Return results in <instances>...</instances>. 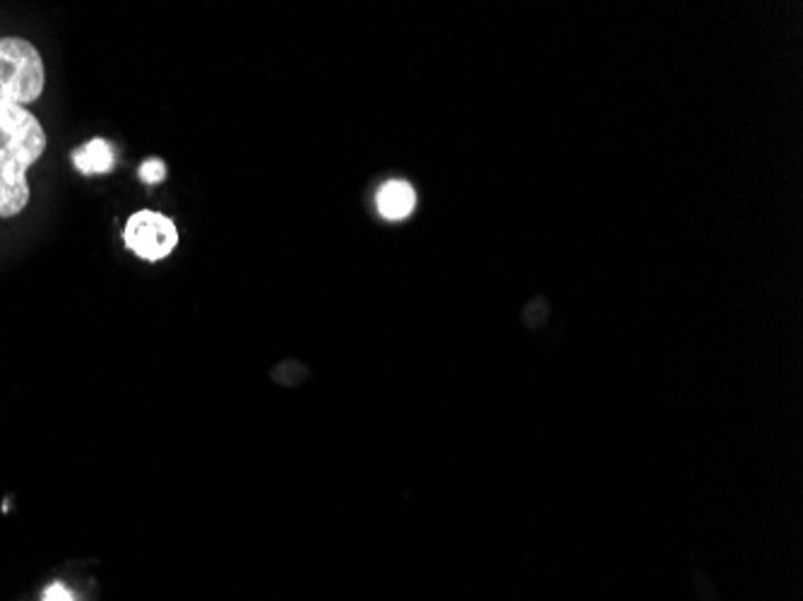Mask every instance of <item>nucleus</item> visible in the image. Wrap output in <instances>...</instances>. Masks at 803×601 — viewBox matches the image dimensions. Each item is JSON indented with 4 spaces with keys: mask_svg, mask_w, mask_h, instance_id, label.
I'll use <instances>...</instances> for the list:
<instances>
[{
    "mask_svg": "<svg viewBox=\"0 0 803 601\" xmlns=\"http://www.w3.org/2000/svg\"><path fill=\"white\" fill-rule=\"evenodd\" d=\"M416 208V193L406 181H390L378 190V212L390 222L406 219Z\"/></svg>",
    "mask_w": 803,
    "mask_h": 601,
    "instance_id": "nucleus-4",
    "label": "nucleus"
},
{
    "mask_svg": "<svg viewBox=\"0 0 803 601\" xmlns=\"http://www.w3.org/2000/svg\"><path fill=\"white\" fill-rule=\"evenodd\" d=\"M72 164L87 176L109 173L116 164V154L107 140H90L82 150L72 154Z\"/></svg>",
    "mask_w": 803,
    "mask_h": 601,
    "instance_id": "nucleus-5",
    "label": "nucleus"
},
{
    "mask_svg": "<svg viewBox=\"0 0 803 601\" xmlns=\"http://www.w3.org/2000/svg\"><path fill=\"white\" fill-rule=\"evenodd\" d=\"M126 246L142 260H164L179 246V229L173 219L152 210H142L128 219Z\"/></svg>",
    "mask_w": 803,
    "mask_h": 601,
    "instance_id": "nucleus-3",
    "label": "nucleus"
},
{
    "mask_svg": "<svg viewBox=\"0 0 803 601\" xmlns=\"http://www.w3.org/2000/svg\"><path fill=\"white\" fill-rule=\"evenodd\" d=\"M47 72L32 43L6 37L0 39V107H27L43 92Z\"/></svg>",
    "mask_w": 803,
    "mask_h": 601,
    "instance_id": "nucleus-2",
    "label": "nucleus"
},
{
    "mask_svg": "<svg viewBox=\"0 0 803 601\" xmlns=\"http://www.w3.org/2000/svg\"><path fill=\"white\" fill-rule=\"evenodd\" d=\"M43 601H76L72 594L63 588V584H51V588L43 592Z\"/></svg>",
    "mask_w": 803,
    "mask_h": 601,
    "instance_id": "nucleus-7",
    "label": "nucleus"
},
{
    "mask_svg": "<svg viewBox=\"0 0 803 601\" xmlns=\"http://www.w3.org/2000/svg\"><path fill=\"white\" fill-rule=\"evenodd\" d=\"M47 150V133L22 107H0V217L20 214L29 202L27 171Z\"/></svg>",
    "mask_w": 803,
    "mask_h": 601,
    "instance_id": "nucleus-1",
    "label": "nucleus"
},
{
    "mask_svg": "<svg viewBox=\"0 0 803 601\" xmlns=\"http://www.w3.org/2000/svg\"><path fill=\"white\" fill-rule=\"evenodd\" d=\"M167 176V167L162 159H148L144 164L140 167V179L148 183V186H154V183H162Z\"/></svg>",
    "mask_w": 803,
    "mask_h": 601,
    "instance_id": "nucleus-6",
    "label": "nucleus"
}]
</instances>
